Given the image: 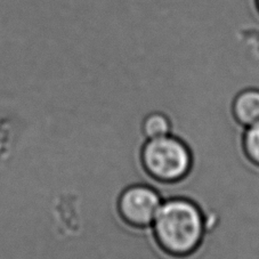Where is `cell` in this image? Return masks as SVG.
<instances>
[{"instance_id": "1", "label": "cell", "mask_w": 259, "mask_h": 259, "mask_svg": "<svg viewBox=\"0 0 259 259\" xmlns=\"http://www.w3.org/2000/svg\"><path fill=\"white\" fill-rule=\"evenodd\" d=\"M152 225L160 248L171 256H189L202 242L203 216L189 200L171 199L161 203Z\"/></svg>"}, {"instance_id": "2", "label": "cell", "mask_w": 259, "mask_h": 259, "mask_svg": "<svg viewBox=\"0 0 259 259\" xmlns=\"http://www.w3.org/2000/svg\"><path fill=\"white\" fill-rule=\"evenodd\" d=\"M142 160L150 175L162 182L181 180L192 166L187 146L170 135L152 138L147 142L143 147Z\"/></svg>"}, {"instance_id": "3", "label": "cell", "mask_w": 259, "mask_h": 259, "mask_svg": "<svg viewBox=\"0 0 259 259\" xmlns=\"http://www.w3.org/2000/svg\"><path fill=\"white\" fill-rule=\"evenodd\" d=\"M162 201L155 190L135 185L123 192L119 201L121 216L133 226H151Z\"/></svg>"}, {"instance_id": "4", "label": "cell", "mask_w": 259, "mask_h": 259, "mask_svg": "<svg viewBox=\"0 0 259 259\" xmlns=\"http://www.w3.org/2000/svg\"><path fill=\"white\" fill-rule=\"evenodd\" d=\"M233 112L242 126L251 127L259 123V91L247 89L236 96Z\"/></svg>"}, {"instance_id": "5", "label": "cell", "mask_w": 259, "mask_h": 259, "mask_svg": "<svg viewBox=\"0 0 259 259\" xmlns=\"http://www.w3.org/2000/svg\"><path fill=\"white\" fill-rule=\"evenodd\" d=\"M170 128V121H169L168 117L162 113L150 114L143 123V132L149 140L169 135Z\"/></svg>"}, {"instance_id": "6", "label": "cell", "mask_w": 259, "mask_h": 259, "mask_svg": "<svg viewBox=\"0 0 259 259\" xmlns=\"http://www.w3.org/2000/svg\"><path fill=\"white\" fill-rule=\"evenodd\" d=\"M243 142L245 153L252 162L259 164V123L248 127Z\"/></svg>"}]
</instances>
